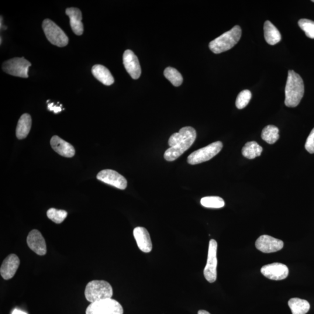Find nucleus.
Wrapping results in <instances>:
<instances>
[{
	"instance_id": "nucleus-3",
	"label": "nucleus",
	"mask_w": 314,
	"mask_h": 314,
	"mask_svg": "<svg viewBox=\"0 0 314 314\" xmlns=\"http://www.w3.org/2000/svg\"><path fill=\"white\" fill-rule=\"evenodd\" d=\"M241 33L242 32L240 27L234 26L232 29L211 41L209 44V49L215 54H220L229 50L239 42Z\"/></svg>"
},
{
	"instance_id": "nucleus-33",
	"label": "nucleus",
	"mask_w": 314,
	"mask_h": 314,
	"mask_svg": "<svg viewBox=\"0 0 314 314\" xmlns=\"http://www.w3.org/2000/svg\"><path fill=\"white\" fill-rule=\"evenodd\" d=\"M198 314H211L206 310H200L198 312Z\"/></svg>"
},
{
	"instance_id": "nucleus-15",
	"label": "nucleus",
	"mask_w": 314,
	"mask_h": 314,
	"mask_svg": "<svg viewBox=\"0 0 314 314\" xmlns=\"http://www.w3.org/2000/svg\"><path fill=\"white\" fill-rule=\"evenodd\" d=\"M20 265V260L18 256L15 254H10L6 257L3 261L0 274L5 280H9L14 277Z\"/></svg>"
},
{
	"instance_id": "nucleus-6",
	"label": "nucleus",
	"mask_w": 314,
	"mask_h": 314,
	"mask_svg": "<svg viewBox=\"0 0 314 314\" xmlns=\"http://www.w3.org/2000/svg\"><path fill=\"white\" fill-rule=\"evenodd\" d=\"M120 304L112 299L92 303L86 311V314H123Z\"/></svg>"
},
{
	"instance_id": "nucleus-16",
	"label": "nucleus",
	"mask_w": 314,
	"mask_h": 314,
	"mask_svg": "<svg viewBox=\"0 0 314 314\" xmlns=\"http://www.w3.org/2000/svg\"><path fill=\"white\" fill-rule=\"evenodd\" d=\"M133 236L138 247L144 253H150L153 249V244L149 233L143 227H136L133 230Z\"/></svg>"
},
{
	"instance_id": "nucleus-17",
	"label": "nucleus",
	"mask_w": 314,
	"mask_h": 314,
	"mask_svg": "<svg viewBox=\"0 0 314 314\" xmlns=\"http://www.w3.org/2000/svg\"><path fill=\"white\" fill-rule=\"evenodd\" d=\"M50 144L53 149L61 156L71 158L75 154L74 147L58 136H54L51 138Z\"/></svg>"
},
{
	"instance_id": "nucleus-2",
	"label": "nucleus",
	"mask_w": 314,
	"mask_h": 314,
	"mask_svg": "<svg viewBox=\"0 0 314 314\" xmlns=\"http://www.w3.org/2000/svg\"><path fill=\"white\" fill-rule=\"evenodd\" d=\"M305 94V85L303 79L294 71L288 72L285 88V105L288 107L298 106Z\"/></svg>"
},
{
	"instance_id": "nucleus-28",
	"label": "nucleus",
	"mask_w": 314,
	"mask_h": 314,
	"mask_svg": "<svg viewBox=\"0 0 314 314\" xmlns=\"http://www.w3.org/2000/svg\"><path fill=\"white\" fill-rule=\"evenodd\" d=\"M299 26L304 32H305L307 37L310 39H314V21L308 19H302L299 20Z\"/></svg>"
},
{
	"instance_id": "nucleus-24",
	"label": "nucleus",
	"mask_w": 314,
	"mask_h": 314,
	"mask_svg": "<svg viewBox=\"0 0 314 314\" xmlns=\"http://www.w3.org/2000/svg\"><path fill=\"white\" fill-rule=\"evenodd\" d=\"M279 129L274 125H268L265 127L262 132L261 137L268 144H274L279 138Z\"/></svg>"
},
{
	"instance_id": "nucleus-21",
	"label": "nucleus",
	"mask_w": 314,
	"mask_h": 314,
	"mask_svg": "<svg viewBox=\"0 0 314 314\" xmlns=\"http://www.w3.org/2000/svg\"><path fill=\"white\" fill-rule=\"evenodd\" d=\"M264 37L268 44H277L281 40V34L279 30L269 20H267L264 26Z\"/></svg>"
},
{
	"instance_id": "nucleus-27",
	"label": "nucleus",
	"mask_w": 314,
	"mask_h": 314,
	"mask_svg": "<svg viewBox=\"0 0 314 314\" xmlns=\"http://www.w3.org/2000/svg\"><path fill=\"white\" fill-rule=\"evenodd\" d=\"M47 215L48 218L51 219L52 221L59 224L63 222L65 219L67 218L68 212L65 210L51 208L48 210Z\"/></svg>"
},
{
	"instance_id": "nucleus-31",
	"label": "nucleus",
	"mask_w": 314,
	"mask_h": 314,
	"mask_svg": "<svg viewBox=\"0 0 314 314\" xmlns=\"http://www.w3.org/2000/svg\"><path fill=\"white\" fill-rule=\"evenodd\" d=\"M48 109L50 111H53L55 113L60 112L62 111L61 106L54 105V103H50L48 105Z\"/></svg>"
},
{
	"instance_id": "nucleus-14",
	"label": "nucleus",
	"mask_w": 314,
	"mask_h": 314,
	"mask_svg": "<svg viewBox=\"0 0 314 314\" xmlns=\"http://www.w3.org/2000/svg\"><path fill=\"white\" fill-rule=\"evenodd\" d=\"M27 244L37 255H44L47 253L46 241L39 230L34 229L29 232L27 237Z\"/></svg>"
},
{
	"instance_id": "nucleus-7",
	"label": "nucleus",
	"mask_w": 314,
	"mask_h": 314,
	"mask_svg": "<svg viewBox=\"0 0 314 314\" xmlns=\"http://www.w3.org/2000/svg\"><path fill=\"white\" fill-rule=\"evenodd\" d=\"M222 147L223 144L220 141L210 144L209 146L193 152L188 158V163L196 165L211 160L221 151Z\"/></svg>"
},
{
	"instance_id": "nucleus-13",
	"label": "nucleus",
	"mask_w": 314,
	"mask_h": 314,
	"mask_svg": "<svg viewBox=\"0 0 314 314\" xmlns=\"http://www.w3.org/2000/svg\"><path fill=\"white\" fill-rule=\"evenodd\" d=\"M123 62L130 77L133 79H139L141 73V67L138 58L132 51L127 50L124 52Z\"/></svg>"
},
{
	"instance_id": "nucleus-12",
	"label": "nucleus",
	"mask_w": 314,
	"mask_h": 314,
	"mask_svg": "<svg viewBox=\"0 0 314 314\" xmlns=\"http://www.w3.org/2000/svg\"><path fill=\"white\" fill-rule=\"evenodd\" d=\"M262 274L271 280H284L288 277L289 269L286 265L275 263L264 265L261 270Z\"/></svg>"
},
{
	"instance_id": "nucleus-10",
	"label": "nucleus",
	"mask_w": 314,
	"mask_h": 314,
	"mask_svg": "<svg viewBox=\"0 0 314 314\" xmlns=\"http://www.w3.org/2000/svg\"><path fill=\"white\" fill-rule=\"evenodd\" d=\"M98 180L120 190L125 189L127 182L125 177L118 172L111 170L100 171L97 175Z\"/></svg>"
},
{
	"instance_id": "nucleus-25",
	"label": "nucleus",
	"mask_w": 314,
	"mask_h": 314,
	"mask_svg": "<svg viewBox=\"0 0 314 314\" xmlns=\"http://www.w3.org/2000/svg\"><path fill=\"white\" fill-rule=\"evenodd\" d=\"M201 205L206 208L220 209L225 206V202L218 196L205 197L201 200Z\"/></svg>"
},
{
	"instance_id": "nucleus-23",
	"label": "nucleus",
	"mask_w": 314,
	"mask_h": 314,
	"mask_svg": "<svg viewBox=\"0 0 314 314\" xmlns=\"http://www.w3.org/2000/svg\"><path fill=\"white\" fill-rule=\"evenodd\" d=\"M263 148L255 141H250L245 144L242 149V154L244 157L248 159H254V158L260 156Z\"/></svg>"
},
{
	"instance_id": "nucleus-1",
	"label": "nucleus",
	"mask_w": 314,
	"mask_h": 314,
	"mask_svg": "<svg viewBox=\"0 0 314 314\" xmlns=\"http://www.w3.org/2000/svg\"><path fill=\"white\" fill-rule=\"evenodd\" d=\"M196 136V130L191 126L182 127L178 133L172 134L168 140L170 147L164 153L165 159L168 161L177 160L192 146Z\"/></svg>"
},
{
	"instance_id": "nucleus-32",
	"label": "nucleus",
	"mask_w": 314,
	"mask_h": 314,
	"mask_svg": "<svg viewBox=\"0 0 314 314\" xmlns=\"http://www.w3.org/2000/svg\"><path fill=\"white\" fill-rule=\"evenodd\" d=\"M12 314H27L25 312H22V311L15 309L13 311Z\"/></svg>"
},
{
	"instance_id": "nucleus-11",
	"label": "nucleus",
	"mask_w": 314,
	"mask_h": 314,
	"mask_svg": "<svg viewBox=\"0 0 314 314\" xmlns=\"http://www.w3.org/2000/svg\"><path fill=\"white\" fill-rule=\"evenodd\" d=\"M284 241L268 235L259 237L255 241V247L264 253H274L284 247Z\"/></svg>"
},
{
	"instance_id": "nucleus-22",
	"label": "nucleus",
	"mask_w": 314,
	"mask_h": 314,
	"mask_svg": "<svg viewBox=\"0 0 314 314\" xmlns=\"http://www.w3.org/2000/svg\"><path fill=\"white\" fill-rule=\"evenodd\" d=\"M288 305L292 314H306L310 309V303L307 300L299 298L291 299Z\"/></svg>"
},
{
	"instance_id": "nucleus-8",
	"label": "nucleus",
	"mask_w": 314,
	"mask_h": 314,
	"mask_svg": "<svg viewBox=\"0 0 314 314\" xmlns=\"http://www.w3.org/2000/svg\"><path fill=\"white\" fill-rule=\"evenodd\" d=\"M32 65L29 61L22 58H13L6 61L2 64V70L5 73L14 77L27 78L29 67Z\"/></svg>"
},
{
	"instance_id": "nucleus-18",
	"label": "nucleus",
	"mask_w": 314,
	"mask_h": 314,
	"mask_svg": "<svg viewBox=\"0 0 314 314\" xmlns=\"http://www.w3.org/2000/svg\"><path fill=\"white\" fill-rule=\"evenodd\" d=\"M66 14L70 19V25L72 31L78 36L84 33V24L82 22V14L81 10L77 8H68L66 9Z\"/></svg>"
},
{
	"instance_id": "nucleus-30",
	"label": "nucleus",
	"mask_w": 314,
	"mask_h": 314,
	"mask_svg": "<svg viewBox=\"0 0 314 314\" xmlns=\"http://www.w3.org/2000/svg\"><path fill=\"white\" fill-rule=\"evenodd\" d=\"M305 148L306 150L309 152L310 153H314V128L311 132L308 138H307Z\"/></svg>"
},
{
	"instance_id": "nucleus-19",
	"label": "nucleus",
	"mask_w": 314,
	"mask_h": 314,
	"mask_svg": "<svg viewBox=\"0 0 314 314\" xmlns=\"http://www.w3.org/2000/svg\"><path fill=\"white\" fill-rule=\"evenodd\" d=\"M92 72L93 76L104 85L110 86L114 83V79L111 72L103 65H94L92 69Z\"/></svg>"
},
{
	"instance_id": "nucleus-29",
	"label": "nucleus",
	"mask_w": 314,
	"mask_h": 314,
	"mask_svg": "<svg viewBox=\"0 0 314 314\" xmlns=\"http://www.w3.org/2000/svg\"><path fill=\"white\" fill-rule=\"evenodd\" d=\"M251 93L248 90H244L241 91L237 96L236 106L238 109H241L246 107L249 103L251 99Z\"/></svg>"
},
{
	"instance_id": "nucleus-26",
	"label": "nucleus",
	"mask_w": 314,
	"mask_h": 314,
	"mask_svg": "<svg viewBox=\"0 0 314 314\" xmlns=\"http://www.w3.org/2000/svg\"><path fill=\"white\" fill-rule=\"evenodd\" d=\"M164 74L165 77L170 81L172 85L176 87L181 86L183 82V77L178 70L172 67L165 69Z\"/></svg>"
},
{
	"instance_id": "nucleus-20",
	"label": "nucleus",
	"mask_w": 314,
	"mask_h": 314,
	"mask_svg": "<svg viewBox=\"0 0 314 314\" xmlns=\"http://www.w3.org/2000/svg\"><path fill=\"white\" fill-rule=\"evenodd\" d=\"M32 126V118L28 113L20 116L16 129V136L18 139H25L30 132Z\"/></svg>"
},
{
	"instance_id": "nucleus-4",
	"label": "nucleus",
	"mask_w": 314,
	"mask_h": 314,
	"mask_svg": "<svg viewBox=\"0 0 314 314\" xmlns=\"http://www.w3.org/2000/svg\"><path fill=\"white\" fill-rule=\"evenodd\" d=\"M85 295L88 301L92 303L111 299L113 290L108 282L95 280L90 282L86 286Z\"/></svg>"
},
{
	"instance_id": "nucleus-9",
	"label": "nucleus",
	"mask_w": 314,
	"mask_h": 314,
	"mask_svg": "<svg viewBox=\"0 0 314 314\" xmlns=\"http://www.w3.org/2000/svg\"><path fill=\"white\" fill-rule=\"evenodd\" d=\"M217 248L218 244L214 239L210 240L209 243L208 258L206 266L204 270V275L206 280L209 283L215 282L217 278Z\"/></svg>"
},
{
	"instance_id": "nucleus-5",
	"label": "nucleus",
	"mask_w": 314,
	"mask_h": 314,
	"mask_svg": "<svg viewBox=\"0 0 314 314\" xmlns=\"http://www.w3.org/2000/svg\"><path fill=\"white\" fill-rule=\"evenodd\" d=\"M42 27L47 39L51 44L60 47L67 46L68 37L57 24L49 19H46L44 20Z\"/></svg>"
},
{
	"instance_id": "nucleus-34",
	"label": "nucleus",
	"mask_w": 314,
	"mask_h": 314,
	"mask_svg": "<svg viewBox=\"0 0 314 314\" xmlns=\"http://www.w3.org/2000/svg\"><path fill=\"white\" fill-rule=\"evenodd\" d=\"M312 2H314V0H313Z\"/></svg>"
}]
</instances>
